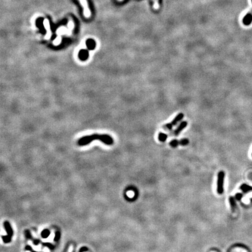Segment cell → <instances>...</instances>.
Wrapping results in <instances>:
<instances>
[{
    "mask_svg": "<svg viewBox=\"0 0 252 252\" xmlns=\"http://www.w3.org/2000/svg\"><path fill=\"white\" fill-rule=\"evenodd\" d=\"M99 140L106 145H112L114 142L113 138L108 134H94L90 136H86L80 138L78 141V144L80 146L86 145L94 140Z\"/></svg>",
    "mask_w": 252,
    "mask_h": 252,
    "instance_id": "1",
    "label": "cell"
},
{
    "mask_svg": "<svg viewBox=\"0 0 252 252\" xmlns=\"http://www.w3.org/2000/svg\"><path fill=\"white\" fill-rule=\"evenodd\" d=\"M184 114L183 113H179L178 114L176 115V116L174 118L173 120L169 123L166 124L165 125L163 126V128L165 130H171L173 128V127L176 126L181 120H183L184 118Z\"/></svg>",
    "mask_w": 252,
    "mask_h": 252,
    "instance_id": "2",
    "label": "cell"
},
{
    "mask_svg": "<svg viewBox=\"0 0 252 252\" xmlns=\"http://www.w3.org/2000/svg\"><path fill=\"white\" fill-rule=\"evenodd\" d=\"M4 227L5 228V230L7 231V233L8 234L7 236H2V238L3 239V241L4 243H8L11 240V237L13 235V231L10 225V223L6 221L4 222Z\"/></svg>",
    "mask_w": 252,
    "mask_h": 252,
    "instance_id": "3",
    "label": "cell"
},
{
    "mask_svg": "<svg viewBox=\"0 0 252 252\" xmlns=\"http://www.w3.org/2000/svg\"><path fill=\"white\" fill-rule=\"evenodd\" d=\"M225 173L220 171L218 174L217 180V192L218 194H222L223 192V182H224Z\"/></svg>",
    "mask_w": 252,
    "mask_h": 252,
    "instance_id": "4",
    "label": "cell"
},
{
    "mask_svg": "<svg viewBox=\"0 0 252 252\" xmlns=\"http://www.w3.org/2000/svg\"><path fill=\"white\" fill-rule=\"evenodd\" d=\"M189 144V140L188 138H183L181 140L174 139L169 142V145L172 148H176L179 145L186 146Z\"/></svg>",
    "mask_w": 252,
    "mask_h": 252,
    "instance_id": "5",
    "label": "cell"
},
{
    "mask_svg": "<svg viewBox=\"0 0 252 252\" xmlns=\"http://www.w3.org/2000/svg\"><path fill=\"white\" fill-rule=\"evenodd\" d=\"M188 123L186 121L182 122L173 131V134L174 136H178L180 133L188 126Z\"/></svg>",
    "mask_w": 252,
    "mask_h": 252,
    "instance_id": "6",
    "label": "cell"
},
{
    "mask_svg": "<svg viewBox=\"0 0 252 252\" xmlns=\"http://www.w3.org/2000/svg\"><path fill=\"white\" fill-rule=\"evenodd\" d=\"M84 9V15L86 18H89L91 15L86 0H79Z\"/></svg>",
    "mask_w": 252,
    "mask_h": 252,
    "instance_id": "7",
    "label": "cell"
},
{
    "mask_svg": "<svg viewBox=\"0 0 252 252\" xmlns=\"http://www.w3.org/2000/svg\"><path fill=\"white\" fill-rule=\"evenodd\" d=\"M242 22L246 26H249L251 24L252 22V11L244 16Z\"/></svg>",
    "mask_w": 252,
    "mask_h": 252,
    "instance_id": "8",
    "label": "cell"
},
{
    "mask_svg": "<svg viewBox=\"0 0 252 252\" xmlns=\"http://www.w3.org/2000/svg\"><path fill=\"white\" fill-rule=\"evenodd\" d=\"M89 57V53L86 50H81L79 53V58L82 61H85Z\"/></svg>",
    "mask_w": 252,
    "mask_h": 252,
    "instance_id": "9",
    "label": "cell"
},
{
    "mask_svg": "<svg viewBox=\"0 0 252 252\" xmlns=\"http://www.w3.org/2000/svg\"><path fill=\"white\" fill-rule=\"evenodd\" d=\"M158 140L160 142H165L166 141L167 138H168V135L163 133H159L158 134Z\"/></svg>",
    "mask_w": 252,
    "mask_h": 252,
    "instance_id": "10",
    "label": "cell"
},
{
    "mask_svg": "<svg viewBox=\"0 0 252 252\" xmlns=\"http://www.w3.org/2000/svg\"><path fill=\"white\" fill-rule=\"evenodd\" d=\"M229 203H230V205H231V208H232V211H234L235 209V208H236V204H235V199L233 197H231L229 198Z\"/></svg>",
    "mask_w": 252,
    "mask_h": 252,
    "instance_id": "11",
    "label": "cell"
},
{
    "mask_svg": "<svg viewBox=\"0 0 252 252\" xmlns=\"http://www.w3.org/2000/svg\"><path fill=\"white\" fill-rule=\"evenodd\" d=\"M240 189L242 190H243V191H245V192H246V191H248L249 189H251V188L249 187V186H247V185H242V186H241V188H240Z\"/></svg>",
    "mask_w": 252,
    "mask_h": 252,
    "instance_id": "12",
    "label": "cell"
},
{
    "mask_svg": "<svg viewBox=\"0 0 252 252\" xmlns=\"http://www.w3.org/2000/svg\"><path fill=\"white\" fill-rule=\"evenodd\" d=\"M93 42H89V43H87V45H88V47L89 48V49H91V50H92V49H93V48H94V43Z\"/></svg>",
    "mask_w": 252,
    "mask_h": 252,
    "instance_id": "13",
    "label": "cell"
},
{
    "mask_svg": "<svg viewBox=\"0 0 252 252\" xmlns=\"http://www.w3.org/2000/svg\"><path fill=\"white\" fill-rule=\"evenodd\" d=\"M49 234H50V232H49V231L48 230H45L42 233V236H43V237H47V236L49 235Z\"/></svg>",
    "mask_w": 252,
    "mask_h": 252,
    "instance_id": "14",
    "label": "cell"
},
{
    "mask_svg": "<svg viewBox=\"0 0 252 252\" xmlns=\"http://www.w3.org/2000/svg\"><path fill=\"white\" fill-rule=\"evenodd\" d=\"M60 233H59V232H57V234H56V236H55V239H54V240H58L59 239V238H60Z\"/></svg>",
    "mask_w": 252,
    "mask_h": 252,
    "instance_id": "15",
    "label": "cell"
},
{
    "mask_svg": "<svg viewBox=\"0 0 252 252\" xmlns=\"http://www.w3.org/2000/svg\"><path fill=\"white\" fill-rule=\"evenodd\" d=\"M242 196L240 193H238V194H237L236 195V198L237 200H240L242 198Z\"/></svg>",
    "mask_w": 252,
    "mask_h": 252,
    "instance_id": "16",
    "label": "cell"
},
{
    "mask_svg": "<svg viewBox=\"0 0 252 252\" xmlns=\"http://www.w3.org/2000/svg\"><path fill=\"white\" fill-rule=\"evenodd\" d=\"M44 245H46V246H48V247H49V248H50V249H51V248H52V249H53V245H51V244H49V243L48 244V243H47V244H44Z\"/></svg>",
    "mask_w": 252,
    "mask_h": 252,
    "instance_id": "17",
    "label": "cell"
},
{
    "mask_svg": "<svg viewBox=\"0 0 252 252\" xmlns=\"http://www.w3.org/2000/svg\"><path fill=\"white\" fill-rule=\"evenodd\" d=\"M87 251V249H86L85 247H83V248H82L81 249V250H80V252H83L84 251Z\"/></svg>",
    "mask_w": 252,
    "mask_h": 252,
    "instance_id": "18",
    "label": "cell"
},
{
    "mask_svg": "<svg viewBox=\"0 0 252 252\" xmlns=\"http://www.w3.org/2000/svg\"></svg>",
    "mask_w": 252,
    "mask_h": 252,
    "instance_id": "19",
    "label": "cell"
}]
</instances>
